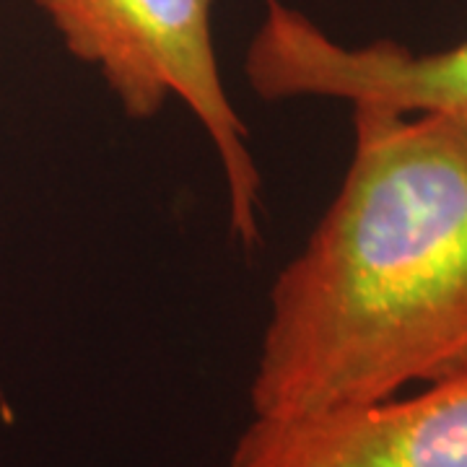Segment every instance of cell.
Instances as JSON below:
<instances>
[{"label": "cell", "mask_w": 467, "mask_h": 467, "mask_svg": "<svg viewBox=\"0 0 467 467\" xmlns=\"http://www.w3.org/2000/svg\"><path fill=\"white\" fill-rule=\"evenodd\" d=\"M467 368V117L353 107L337 195L270 291L252 418L364 408Z\"/></svg>", "instance_id": "1"}, {"label": "cell", "mask_w": 467, "mask_h": 467, "mask_svg": "<svg viewBox=\"0 0 467 467\" xmlns=\"http://www.w3.org/2000/svg\"><path fill=\"white\" fill-rule=\"evenodd\" d=\"M76 60L94 66L133 119L171 97L201 119L229 192V223L247 250L260 244V171L247 128L229 101L213 45V0H34Z\"/></svg>", "instance_id": "2"}, {"label": "cell", "mask_w": 467, "mask_h": 467, "mask_svg": "<svg viewBox=\"0 0 467 467\" xmlns=\"http://www.w3.org/2000/svg\"><path fill=\"white\" fill-rule=\"evenodd\" d=\"M229 467H467V368L364 408L252 418Z\"/></svg>", "instance_id": "4"}, {"label": "cell", "mask_w": 467, "mask_h": 467, "mask_svg": "<svg viewBox=\"0 0 467 467\" xmlns=\"http://www.w3.org/2000/svg\"><path fill=\"white\" fill-rule=\"evenodd\" d=\"M265 5L244 57L247 84L260 99L319 97L350 107L467 117V39L420 55L389 39L346 47L284 0Z\"/></svg>", "instance_id": "3"}]
</instances>
